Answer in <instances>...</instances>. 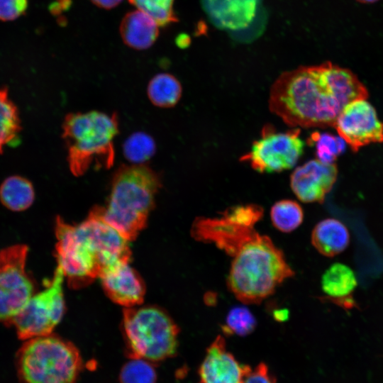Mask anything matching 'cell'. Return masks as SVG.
<instances>
[{
    "label": "cell",
    "mask_w": 383,
    "mask_h": 383,
    "mask_svg": "<svg viewBox=\"0 0 383 383\" xmlns=\"http://www.w3.org/2000/svg\"><path fill=\"white\" fill-rule=\"evenodd\" d=\"M367 94L350 70L327 62L282 73L271 87L269 108L291 127H334L346 104Z\"/></svg>",
    "instance_id": "cell-1"
},
{
    "label": "cell",
    "mask_w": 383,
    "mask_h": 383,
    "mask_svg": "<svg viewBox=\"0 0 383 383\" xmlns=\"http://www.w3.org/2000/svg\"><path fill=\"white\" fill-rule=\"evenodd\" d=\"M55 234L57 266L73 289L83 287L111 267L130 261V241L104 219L99 206L77 224L57 216Z\"/></svg>",
    "instance_id": "cell-2"
},
{
    "label": "cell",
    "mask_w": 383,
    "mask_h": 383,
    "mask_svg": "<svg viewBox=\"0 0 383 383\" xmlns=\"http://www.w3.org/2000/svg\"><path fill=\"white\" fill-rule=\"evenodd\" d=\"M228 289L245 304H260L294 272L272 240L254 230L231 251Z\"/></svg>",
    "instance_id": "cell-3"
},
{
    "label": "cell",
    "mask_w": 383,
    "mask_h": 383,
    "mask_svg": "<svg viewBox=\"0 0 383 383\" xmlns=\"http://www.w3.org/2000/svg\"><path fill=\"white\" fill-rule=\"evenodd\" d=\"M160 187L158 175L144 165L121 166L115 173L104 219L128 241L145 226Z\"/></svg>",
    "instance_id": "cell-4"
},
{
    "label": "cell",
    "mask_w": 383,
    "mask_h": 383,
    "mask_svg": "<svg viewBox=\"0 0 383 383\" xmlns=\"http://www.w3.org/2000/svg\"><path fill=\"white\" fill-rule=\"evenodd\" d=\"M71 172L82 176L91 167L109 169L114 162L113 140L118 133L115 113L93 111L69 113L62 125Z\"/></svg>",
    "instance_id": "cell-5"
},
{
    "label": "cell",
    "mask_w": 383,
    "mask_h": 383,
    "mask_svg": "<svg viewBox=\"0 0 383 383\" xmlns=\"http://www.w3.org/2000/svg\"><path fill=\"white\" fill-rule=\"evenodd\" d=\"M15 364L21 383H77L83 367L77 348L53 333L23 340Z\"/></svg>",
    "instance_id": "cell-6"
},
{
    "label": "cell",
    "mask_w": 383,
    "mask_h": 383,
    "mask_svg": "<svg viewBox=\"0 0 383 383\" xmlns=\"http://www.w3.org/2000/svg\"><path fill=\"white\" fill-rule=\"evenodd\" d=\"M122 323L131 358L152 363L175 354L179 329L162 309L138 306L126 308Z\"/></svg>",
    "instance_id": "cell-7"
},
{
    "label": "cell",
    "mask_w": 383,
    "mask_h": 383,
    "mask_svg": "<svg viewBox=\"0 0 383 383\" xmlns=\"http://www.w3.org/2000/svg\"><path fill=\"white\" fill-rule=\"evenodd\" d=\"M62 270L57 266L52 279L44 289L35 292L13 317L18 337L26 340L53 333L65 312Z\"/></svg>",
    "instance_id": "cell-8"
},
{
    "label": "cell",
    "mask_w": 383,
    "mask_h": 383,
    "mask_svg": "<svg viewBox=\"0 0 383 383\" xmlns=\"http://www.w3.org/2000/svg\"><path fill=\"white\" fill-rule=\"evenodd\" d=\"M28 248L15 244L0 250V323L10 325L13 317L36 292L26 271Z\"/></svg>",
    "instance_id": "cell-9"
},
{
    "label": "cell",
    "mask_w": 383,
    "mask_h": 383,
    "mask_svg": "<svg viewBox=\"0 0 383 383\" xmlns=\"http://www.w3.org/2000/svg\"><path fill=\"white\" fill-rule=\"evenodd\" d=\"M300 128L277 131L272 125H265L260 138L255 140L250 150L240 160L248 162L260 173L277 172L292 168L301 156L304 143Z\"/></svg>",
    "instance_id": "cell-10"
},
{
    "label": "cell",
    "mask_w": 383,
    "mask_h": 383,
    "mask_svg": "<svg viewBox=\"0 0 383 383\" xmlns=\"http://www.w3.org/2000/svg\"><path fill=\"white\" fill-rule=\"evenodd\" d=\"M334 127L354 150L372 143L383 142V122L366 99H355L339 113Z\"/></svg>",
    "instance_id": "cell-11"
},
{
    "label": "cell",
    "mask_w": 383,
    "mask_h": 383,
    "mask_svg": "<svg viewBox=\"0 0 383 383\" xmlns=\"http://www.w3.org/2000/svg\"><path fill=\"white\" fill-rule=\"evenodd\" d=\"M337 175L338 169L334 163L311 160L292 173L290 186L300 201L321 204L335 184Z\"/></svg>",
    "instance_id": "cell-12"
},
{
    "label": "cell",
    "mask_w": 383,
    "mask_h": 383,
    "mask_svg": "<svg viewBox=\"0 0 383 383\" xmlns=\"http://www.w3.org/2000/svg\"><path fill=\"white\" fill-rule=\"evenodd\" d=\"M251 369L238 362L226 350L223 337L218 335L207 349L199 368V383H242Z\"/></svg>",
    "instance_id": "cell-13"
},
{
    "label": "cell",
    "mask_w": 383,
    "mask_h": 383,
    "mask_svg": "<svg viewBox=\"0 0 383 383\" xmlns=\"http://www.w3.org/2000/svg\"><path fill=\"white\" fill-rule=\"evenodd\" d=\"M99 279L106 295L113 302L125 308L137 306L142 303L145 285L129 262L111 267Z\"/></svg>",
    "instance_id": "cell-14"
},
{
    "label": "cell",
    "mask_w": 383,
    "mask_h": 383,
    "mask_svg": "<svg viewBox=\"0 0 383 383\" xmlns=\"http://www.w3.org/2000/svg\"><path fill=\"white\" fill-rule=\"evenodd\" d=\"M201 4L215 27L239 30L255 19L260 0H201Z\"/></svg>",
    "instance_id": "cell-15"
},
{
    "label": "cell",
    "mask_w": 383,
    "mask_h": 383,
    "mask_svg": "<svg viewBox=\"0 0 383 383\" xmlns=\"http://www.w3.org/2000/svg\"><path fill=\"white\" fill-rule=\"evenodd\" d=\"M357 285L353 271L342 263H334L324 272L321 287L327 299L344 307L352 309L356 303L351 294Z\"/></svg>",
    "instance_id": "cell-16"
},
{
    "label": "cell",
    "mask_w": 383,
    "mask_h": 383,
    "mask_svg": "<svg viewBox=\"0 0 383 383\" xmlns=\"http://www.w3.org/2000/svg\"><path fill=\"white\" fill-rule=\"evenodd\" d=\"M158 25L145 13L135 10L128 12L120 24V34L123 43L135 50L151 47L159 35Z\"/></svg>",
    "instance_id": "cell-17"
},
{
    "label": "cell",
    "mask_w": 383,
    "mask_h": 383,
    "mask_svg": "<svg viewBox=\"0 0 383 383\" xmlns=\"http://www.w3.org/2000/svg\"><path fill=\"white\" fill-rule=\"evenodd\" d=\"M350 243L346 226L335 218H326L318 222L311 233V243L321 255L335 256L344 251Z\"/></svg>",
    "instance_id": "cell-18"
},
{
    "label": "cell",
    "mask_w": 383,
    "mask_h": 383,
    "mask_svg": "<svg viewBox=\"0 0 383 383\" xmlns=\"http://www.w3.org/2000/svg\"><path fill=\"white\" fill-rule=\"evenodd\" d=\"M34 198L32 184L23 177H9L0 186V201L11 211L26 210L32 205Z\"/></svg>",
    "instance_id": "cell-19"
},
{
    "label": "cell",
    "mask_w": 383,
    "mask_h": 383,
    "mask_svg": "<svg viewBox=\"0 0 383 383\" xmlns=\"http://www.w3.org/2000/svg\"><path fill=\"white\" fill-rule=\"evenodd\" d=\"M182 86L178 79L168 73L155 75L148 85V96L156 106L170 108L175 106L182 96Z\"/></svg>",
    "instance_id": "cell-20"
},
{
    "label": "cell",
    "mask_w": 383,
    "mask_h": 383,
    "mask_svg": "<svg viewBox=\"0 0 383 383\" xmlns=\"http://www.w3.org/2000/svg\"><path fill=\"white\" fill-rule=\"evenodd\" d=\"M20 131L17 108L9 99L7 89H0V153L6 145L17 140Z\"/></svg>",
    "instance_id": "cell-21"
},
{
    "label": "cell",
    "mask_w": 383,
    "mask_h": 383,
    "mask_svg": "<svg viewBox=\"0 0 383 383\" xmlns=\"http://www.w3.org/2000/svg\"><path fill=\"white\" fill-rule=\"evenodd\" d=\"M270 218L272 225L277 230L283 233H290L301 224L304 212L296 201L282 199L272 206Z\"/></svg>",
    "instance_id": "cell-22"
},
{
    "label": "cell",
    "mask_w": 383,
    "mask_h": 383,
    "mask_svg": "<svg viewBox=\"0 0 383 383\" xmlns=\"http://www.w3.org/2000/svg\"><path fill=\"white\" fill-rule=\"evenodd\" d=\"M345 142L340 136L328 133H312L308 144L316 147L317 160L323 163H334L338 155L345 149Z\"/></svg>",
    "instance_id": "cell-23"
},
{
    "label": "cell",
    "mask_w": 383,
    "mask_h": 383,
    "mask_svg": "<svg viewBox=\"0 0 383 383\" xmlns=\"http://www.w3.org/2000/svg\"><path fill=\"white\" fill-rule=\"evenodd\" d=\"M123 150L124 156L128 160L136 165H142L153 156L155 144L150 135L138 132L126 139Z\"/></svg>",
    "instance_id": "cell-24"
},
{
    "label": "cell",
    "mask_w": 383,
    "mask_h": 383,
    "mask_svg": "<svg viewBox=\"0 0 383 383\" xmlns=\"http://www.w3.org/2000/svg\"><path fill=\"white\" fill-rule=\"evenodd\" d=\"M174 0H128L138 10L152 18L158 26L178 21L173 10Z\"/></svg>",
    "instance_id": "cell-25"
},
{
    "label": "cell",
    "mask_w": 383,
    "mask_h": 383,
    "mask_svg": "<svg viewBox=\"0 0 383 383\" xmlns=\"http://www.w3.org/2000/svg\"><path fill=\"white\" fill-rule=\"evenodd\" d=\"M120 383H156L153 364L141 358H131L121 368Z\"/></svg>",
    "instance_id": "cell-26"
},
{
    "label": "cell",
    "mask_w": 383,
    "mask_h": 383,
    "mask_svg": "<svg viewBox=\"0 0 383 383\" xmlns=\"http://www.w3.org/2000/svg\"><path fill=\"white\" fill-rule=\"evenodd\" d=\"M256 326V320L250 311L243 306L232 309L226 317L223 331L226 334L245 336L251 333Z\"/></svg>",
    "instance_id": "cell-27"
},
{
    "label": "cell",
    "mask_w": 383,
    "mask_h": 383,
    "mask_svg": "<svg viewBox=\"0 0 383 383\" xmlns=\"http://www.w3.org/2000/svg\"><path fill=\"white\" fill-rule=\"evenodd\" d=\"M263 214L262 207L253 204L233 206L221 213L226 218L248 227H254Z\"/></svg>",
    "instance_id": "cell-28"
},
{
    "label": "cell",
    "mask_w": 383,
    "mask_h": 383,
    "mask_svg": "<svg viewBox=\"0 0 383 383\" xmlns=\"http://www.w3.org/2000/svg\"><path fill=\"white\" fill-rule=\"evenodd\" d=\"M27 7V0H0V20H14L21 16Z\"/></svg>",
    "instance_id": "cell-29"
},
{
    "label": "cell",
    "mask_w": 383,
    "mask_h": 383,
    "mask_svg": "<svg viewBox=\"0 0 383 383\" xmlns=\"http://www.w3.org/2000/svg\"><path fill=\"white\" fill-rule=\"evenodd\" d=\"M242 383H275V379L267 366L260 363L255 369H251Z\"/></svg>",
    "instance_id": "cell-30"
},
{
    "label": "cell",
    "mask_w": 383,
    "mask_h": 383,
    "mask_svg": "<svg viewBox=\"0 0 383 383\" xmlns=\"http://www.w3.org/2000/svg\"><path fill=\"white\" fill-rule=\"evenodd\" d=\"M96 6L105 9H110L118 6L123 0H91Z\"/></svg>",
    "instance_id": "cell-31"
},
{
    "label": "cell",
    "mask_w": 383,
    "mask_h": 383,
    "mask_svg": "<svg viewBox=\"0 0 383 383\" xmlns=\"http://www.w3.org/2000/svg\"><path fill=\"white\" fill-rule=\"evenodd\" d=\"M289 312L287 309H277L273 311L272 316L278 322H284L289 318Z\"/></svg>",
    "instance_id": "cell-32"
},
{
    "label": "cell",
    "mask_w": 383,
    "mask_h": 383,
    "mask_svg": "<svg viewBox=\"0 0 383 383\" xmlns=\"http://www.w3.org/2000/svg\"><path fill=\"white\" fill-rule=\"evenodd\" d=\"M69 0H58V4L61 9H65L68 5Z\"/></svg>",
    "instance_id": "cell-33"
},
{
    "label": "cell",
    "mask_w": 383,
    "mask_h": 383,
    "mask_svg": "<svg viewBox=\"0 0 383 383\" xmlns=\"http://www.w3.org/2000/svg\"><path fill=\"white\" fill-rule=\"evenodd\" d=\"M358 1L362 2V3H372L377 0H357Z\"/></svg>",
    "instance_id": "cell-34"
}]
</instances>
